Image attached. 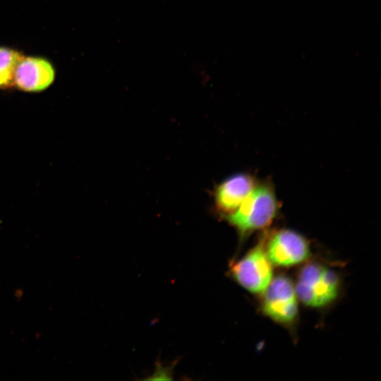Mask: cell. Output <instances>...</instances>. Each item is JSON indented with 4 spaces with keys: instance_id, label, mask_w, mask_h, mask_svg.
I'll use <instances>...</instances> for the list:
<instances>
[{
    "instance_id": "6da1fadb",
    "label": "cell",
    "mask_w": 381,
    "mask_h": 381,
    "mask_svg": "<svg viewBox=\"0 0 381 381\" xmlns=\"http://www.w3.org/2000/svg\"><path fill=\"white\" fill-rule=\"evenodd\" d=\"M339 279L330 268L316 262L307 264L301 270L296 291L306 306L320 308L332 303L339 292Z\"/></svg>"
},
{
    "instance_id": "7a4b0ae2",
    "label": "cell",
    "mask_w": 381,
    "mask_h": 381,
    "mask_svg": "<svg viewBox=\"0 0 381 381\" xmlns=\"http://www.w3.org/2000/svg\"><path fill=\"white\" fill-rule=\"evenodd\" d=\"M277 211V202L272 190L266 186L254 187L227 219L241 235H246L267 226Z\"/></svg>"
},
{
    "instance_id": "3957f363",
    "label": "cell",
    "mask_w": 381,
    "mask_h": 381,
    "mask_svg": "<svg viewBox=\"0 0 381 381\" xmlns=\"http://www.w3.org/2000/svg\"><path fill=\"white\" fill-rule=\"evenodd\" d=\"M230 273L238 284L253 294L264 293L273 279L272 264L262 246H255L233 263Z\"/></svg>"
},
{
    "instance_id": "277c9868",
    "label": "cell",
    "mask_w": 381,
    "mask_h": 381,
    "mask_svg": "<svg viewBox=\"0 0 381 381\" xmlns=\"http://www.w3.org/2000/svg\"><path fill=\"white\" fill-rule=\"evenodd\" d=\"M263 294L262 308L268 318L282 325L295 321L298 298L295 285L288 277H277Z\"/></svg>"
},
{
    "instance_id": "5b68a950",
    "label": "cell",
    "mask_w": 381,
    "mask_h": 381,
    "mask_svg": "<svg viewBox=\"0 0 381 381\" xmlns=\"http://www.w3.org/2000/svg\"><path fill=\"white\" fill-rule=\"evenodd\" d=\"M272 265L291 267L306 261L310 255L307 240L297 232L282 229L276 232L269 240L265 248Z\"/></svg>"
},
{
    "instance_id": "8992f818",
    "label": "cell",
    "mask_w": 381,
    "mask_h": 381,
    "mask_svg": "<svg viewBox=\"0 0 381 381\" xmlns=\"http://www.w3.org/2000/svg\"><path fill=\"white\" fill-rule=\"evenodd\" d=\"M55 77L56 70L49 60L39 56H24L15 73V87L25 92H40L54 83Z\"/></svg>"
},
{
    "instance_id": "52a82bcc",
    "label": "cell",
    "mask_w": 381,
    "mask_h": 381,
    "mask_svg": "<svg viewBox=\"0 0 381 381\" xmlns=\"http://www.w3.org/2000/svg\"><path fill=\"white\" fill-rule=\"evenodd\" d=\"M253 179L247 174H238L219 184L214 194L217 210L231 214L235 211L254 188Z\"/></svg>"
},
{
    "instance_id": "ba28073f",
    "label": "cell",
    "mask_w": 381,
    "mask_h": 381,
    "mask_svg": "<svg viewBox=\"0 0 381 381\" xmlns=\"http://www.w3.org/2000/svg\"><path fill=\"white\" fill-rule=\"evenodd\" d=\"M24 54L13 48L0 46V89L6 90L15 87V73Z\"/></svg>"
}]
</instances>
